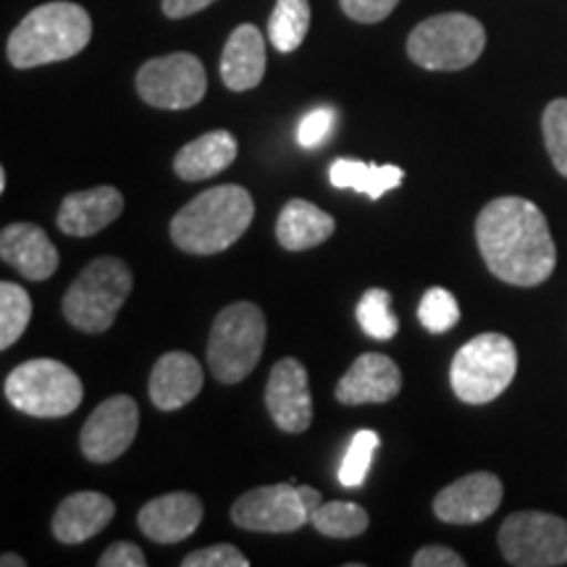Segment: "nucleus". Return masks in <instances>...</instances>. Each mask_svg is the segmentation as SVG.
Listing matches in <instances>:
<instances>
[{"instance_id": "obj_1", "label": "nucleus", "mask_w": 567, "mask_h": 567, "mask_svg": "<svg viewBox=\"0 0 567 567\" xmlns=\"http://www.w3.org/2000/svg\"><path fill=\"white\" fill-rule=\"evenodd\" d=\"M476 243L496 279L538 287L555 274L557 247L547 216L526 197H496L478 213Z\"/></svg>"}, {"instance_id": "obj_2", "label": "nucleus", "mask_w": 567, "mask_h": 567, "mask_svg": "<svg viewBox=\"0 0 567 567\" xmlns=\"http://www.w3.org/2000/svg\"><path fill=\"white\" fill-rule=\"evenodd\" d=\"M255 200L239 184L205 189L176 213L172 239L189 255H216L229 250L250 229Z\"/></svg>"}, {"instance_id": "obj_3", "label": "nucleus", "mask_w": 567, "mask_h": 567, "mask_svg": "<svg viewBox=\"0 0 567 567\" xmlns=\"http://www.w3.org/2000/svg\"><path fill=\"white\" fill-rule=\"evenodd\" d=\"M92 19L80 3L53 0L19 21L9 38V61L17 69H38L69 61L90 45Z\"/></svg>"}, {"instance_id": "obj_4", "label": "nucleus", "mask_w": 567, "mask_h": 567, "mask_svg": "<svg viewBox=\"0 0 567 567\" xmlns=\"http://www.w3.org/2000/svg\"><path fill=\"white\" fill-rule=\"evenodd\" d=\"M132 271L124 260L111 255L95 258L82 268V274L63 295V318L84 334H103L116 321L118 310L132 292Z\"/></svg>"}, {"instance_id": "obj_5", "label": "nucleus", "mask_w": 567, "mask_h": 567, "mask_svg": "<svg viewBox=\"0 0 567 567\" xmlns=\"http://www.w3.org/2000/svg\"><path fill=\"white\" fill-rule=\"evenodd\" d=\"M517 373V347L505 334H481L452 358L450 384L465 405H488L505 394Z\"/></svg>"}, {"instance_id": "obj_6", "label": "nucleus", "mask_w": 567, "mask_h": 567, "mask_svg": "<svg viewBox=\"0 0 567 567\" xmlns=\"http://www.w3.org/2000/svg\"><path fill=\"white\" fill-rule=\"evenodd\" d=\"M266 344V318L255 302H234L216 316L208 337V368L221 384H239L255 371Z\"/></svg>"}, {"instance_id": "obj_7", "label": "nucleus", "mask_w": 567, "mask_h": 567, "mask_svg": "<svg viewBox=\"0 0 567 567\" xmlns=\"http://www.w3.org/2000/svg\"><path fill=\"white\" fill-rule=\"evenodd\" d=\"M484 48V24L457 11L421 21L408 38L410 61L425 71H463L481 59Z\"/></svg>"}, {"instance_id": "obj_8", "label": "nucleus", "mask_w": 567, "mask_h": 567, "mask_svg": "<svg viewBox=\"0 0 567 567\" xmlns=\"http://www.w3.org/2000/svg\"><path fill=\"white\" fill-rule=\"evenodd\" d=\"M6 400L32 417H66L82 405L80 375L61 360L38 358L13 368L6 379Z\"/></svg>"}, {"instance_id": "obj_9", "label": "nucleus", "mask_w": 567, "mask_h": 567, "mask_svg": "<svg viewBox=\"0 0 567 567\" xmlns=\"http://www.w3.org/2000/svg\"><path fill=\"white\" fill-rule=\"evenodd\" d=\"M321 505L323 496L313 486H258L234 502L231 520L252 534H292L310 523V515Z\"/></svg>"}, {"instance_id": "obj_10", "label": "nucleus", "mask_w": 567, "mask_h": 567, "mask_svg": "<svg viewBox=\"0 0 567 567\" xmlns=\"http://www.w3.org/2000/svg\"><path fill=\"white\" fill-rule=\"evenodd\" d=\"M499 549L515 567L567 565V520L536 509L509 515L499 528Z\"/></svg>"}, {"instance_id": "obj_11", "label": "nucleus", "mask_w": 567, "mask_h": 567, "mask_svg": "<svg viewBox=\"0 0 567 567\" xmlns=\"http://www.w3.org/2000/svg\"><path fill=\"white\" fill-rule=\"evenodd\" d=\"M137 95L161 111H187L208 92V76L193 53H168L142 63L137 71Z\"/></svg>"}, {"instance_id": "obj_12", "label": "nucleus", "mask_w": 567, "mask_h": 567, "mask_svg": "<svg viewBox=\"0 0 567 567\" xmlns=\"http://www.w3.org/2000/svg\"><path fill=\"white\" fill-rule=\"evenodd\" d=\"M140 429V408L130 394H116L101 402L82 425L80 444L90 463H113L130 450Z\"/></svg>"}, {"instance_id": "obj_13", "label": "nucleus", "mask_w": 567, "mask_h": 567, "mask_svg": "<svg viewBox=\"0 0 567 567\" xmlns=\"http://www.w3.org/2000/svg\"><path fill=\"white\" fill-rule=\"evenodd\" d=\"M266 408L284 434H302L313 423V396L308 371L300 360L284 358L271 368L266 386Z\"/></svg>"}, {"instance_id": "obj_14", "label": "nucleus", "mask_w": 567, "mask_h": 567, "mask_svg": "<svg viewBox=\"0 0 567 567\" xmlns=\"http://www.w3.org/2000/svg\"><path fill=\"white\" fill-rule=\"evenodd\" d=\"M502 481L494 473L478 471L444 486L434 499V515L452 526H473L492 517L502 505Z\"/></svg>"}, {"instance_id": "obj_15", "label": "nucleus", "mask_w": 567, "mask_h": 567, "mask_svg": "<svg viewBox=\"0 0 567 567\" xmlns=\"http://www.w3.org/2000/svg\"><path fill=\"white\" fill-rule=\"evenodd\" d=\"M402 389V373L392 358L381 352H365L354 360L334 389L342 405H384Z\"/></svg>"}, {"instance_id": "obj_16", "label": "nucleus", "mask_w": 567, "mask_h": 567, "mask_svg": "<svg viewBox=\"0 0 567 567\" xmlns=\"http://www.w3.org/2000/svg\"><path fill=\"white\" fill-rule=\"evenodd\" d=\"M203 502L189 492L163 494L140 509L137 526L151 542L176 544L200 528Z\"/></svg>"}, {"instance_id": "obj_17", "label": "nucleus", "mask_w": 567, "mask_h": 567, "mask_svg": "<svg viewBox=\"0 0 567 567\" xmlns=\"http://www.w3.org/2000/svg\"><path fill=\"white\" fill-rule=\"evenodd\" d=\"M0 258L30 281H45L59 271V250L38 224L6 226L0 231Z\"/></svg>"}, {"instance_id": "obj_18", "label": "nucleus", "mask_w": 567, "mask_h": 567, "mask_svg": "<svg viewBox=\"0 0 567 567\" xmlns=\"http://www.w3.org/2000/svg\"><path fill=\"white\" fill-rule=\"evenodd\" d=\"M124 210V195L116 187H95L63 197L55 224L69 237H92L116 221Z\"/></svg>"}, {"instance_id": "obj_19", "label": "nucleus", "mask_w": 567, "mask_h": 567, "mask_svg": "<svg viewBox=\"0 0 567 567\" xmlns=\"http://www.w3.org/2000/svg\"><path fill=\"white\" fill-rule=\"evenodd\" d=\"M205 373L189 352H166L151 373V402L163 413H172L200 394Z\"/></svg>"}, {"instance_id": "obj_20", "label": "nucleus", "mask_w": 567, "mask_h": 567, "mask_svg": "<svg viewBox=\"0 0 567 567\" xmlns=\"http://www.w3.org/2000/svg\"><path fill=\"white\" fill-rule=\"evenodd\" d=\"M218 71H221V82L231 92L258 87L266 74L264 32L255 24H239L226 40Z\"/></svg>"}, {"instance_id": "obj_21", "label": "nucleus", "mask_w": 567, "mask_h": 567, "mask_svg": "<svg viewBox=\"0 0 567 567\" xmlns=\"http://www.w3.org/2000/svg\"><path fill=\"white\" fill-rule=\"evenodd\" d=\"M116 515V505L101 492H76L53 515V536L61 544H82L97 536Z\"/></svg>"}, {"instance_id": "obj_22", "label": "nucleus", "mask_w": 567, "mask_h": 567, "mask_svg": "<svg viewBox=\"0 0 567 567\" xmlns=\"http://www.w3.org/2000/svg\"><path fill=\"white\" fill-rule=\"evenodd\" d=\"M237 140L231 132L216 130L187 142L174 158V172L184 182H200L226 172L237 158Z\"/></svg>"}, {"instance_id": "obj_23", "label": "nucleus", "mask_w": 567, "mask_h": 567, "mask_svg": "<svg viewBox=\"0 0 567 567\" xmlns=\"http://www.w3.org/2000/svg\"><path fill=\"white\" fill-rule=\"evenodd\" d=\"M337 221L329 213L308 200H289L279 213L276 221V239L284 250H310L331 237Z\"/></svg>"}, {"instance_id": "obj_24", "label": "nucleus", "mask_w": 567, "mask_h": 567, "mask_svg": "<svg viewBox=\"0 0 567 567\" xmlns=\"http://www.w3.org/2000/svg\"><path fill=\"white\" fill-rule=\"evenodd\" d=\"M329 179L339 189H354V193L368 195L379 200L389 189H396L405 179L400 166H379V163H363L352 158H337L329 168Z\"/></svg>"}, {"instance_id": "obj_25", "label": "nucleus", "mask_w": 567, "mask_h": 567, "mask_svg": "<svg viewBox=\"0 0 567 567\" xmlns=\"http://www.w3.org/2000/svg\"><path fill=\"white\" fill-rule=\"evenodd\" d=\"M310 0H276L268 19V40L279 53H295L308 38Z\"/></svg>"}, {"instance_id": "obj_26", "label": "nucleus", "mask_w": 567, "mask_h": 567, "mask_svg": "<svg viewBox=\"0 0 567 567\" xmlns=\"http://www.w3.org/2000/svg\"><path fill=\"white\" fill-rule=\"evenodd\" d=\"M310 523L318 534L329 538H354L365 534L371 526V517L354 502H323L321 507L310 515Z\"/></svg>"}, {"instance_id": "obj_27", "label": "nucleus", "mask_w": 567, "mask_h": 567, "mask_svg": "<svg viewBox=\"0 0 567 567\" xmlns=\"http://www.w3.org/2000/svg\"><path fill=\"white\" fill-rule=\"evenodd\" d=\"M32 318V297L19 284H0V350H9L27 331Z\"/></svg>"}, {"instance_id": "obj_28", "label": "nucleus", "mask_w": 567, "mask_h": 567, "mask_svg": "<svg viewBox=\"0 0 567 567\" xmlns=\"http://www.w3.org/2000/svg\"><path fill=\"white\" fill-rule=\"evenodd\" d=\"M358 323L371 339L386 342L400 331V318L392 310V295L386 289H368L358 302Z\"/></svg>"}, {"instance_id": "obj_29", "label": "nucleus", "mask_w": 567, "mask_h": 567, "mask_svg": "<svg viewBox=\"0 0 567 567\" xmlns=\"http://www.w3.org/2000/svg\"><path fill=\"white\" fill-rule=\"evenodd\" d=\"M381 439L375 431L363 429L352 436L350 446H347V455L342 460V467H339V484L347 488H358L365 484L368 471H371L373 455L379 450Z\"/></svg>"}, {"instance_id": "obj_30", "label": "nucleus", "mask_w": 567, "mask_h": 567, "mask_svg": "<svg viewBox=\"0 0 567 567\" xmlns=\"http://www.w3.org/2000/svg\"><path fill=\"white\" fill-rule=\"evenodd\" d=\"M542 130L551 166L567 179V97H557L544 109Z\"/></svg>"}, {"instance_id": "obj_31", "label": "nucleus", "mask_w": 567, "mask_h": 567, "mask_svg": "<svg viewBox=\"0 0 567 567\" xmlns=\"http://www.w3.org/2000/svg\"><path fill=\"white\" fill-rule=\"evenodd\" d=\"M417 321H421L423 329L434 331V334H444L452 326L460 321V305L455 295L446 292L442 287L429 289L423 295L421 305H417Z\"/></svg>"}, {"instance_id": "obj_32", "label": "nucleus", "mask_w": 567, "mask_h": 567, "mask_svg": "<svg viewBox=\"0 0 567 567\" xmlns=\"http://www.w3.org/2000/svg\"><path fill=\"white\" fill-rule=\"evenodd\" d=\"M182 567H250V559L231 544H213L184 557Z\"/></svg>"}, {"instance_id": "obj_33", "label": "nucleus", "mask_w": 567, "mask_h": 567, "mask_svg": "<svg viewBox=\"0 0 567 567\" xmlns=\"http://www.w3.org/2000/svg\"><path fill=\"white\" fill-rule=\"evenodd\" d=\"M337 113L334 109H316L310 111L308 116L300 122V130H297V142L302 147H318L321 142L329 140L331 130H334Z\"/></svg>"}, {"instance_id": "obj_34", "label": "nucleus", "mask_w": 567, "mask_h": 567, "mask_svg": "<svg viewBox=\"0 0 567 567\" xmlns=\"http://www.w3.org/2000/svg\"><path fill=\"white\" fill-rule=\"evenodd\" d=\"M400 0H339L342 11L358 24H379L396 9Z\"/></svg>"}, {"instance_id": "obj_35", "label": "nucleus", "mask_w": 567, "mask_h": 567, "mask_svg": "<svg viewBox=\"0 0 567 567\" xmlns=\"http://www.w3.org/2000/svg\"><path fill=\"white\" fill-rule=\"evenodd\" d=\"M97 565L101 567H145L147 559H145V551H142L137 544L116 542L103 551L101 559H97Z\"/></svg>"}, {"instance_id": "obj_36", "label": "nucleus", "mask_w": 567, "mask_h": 567, "mask_svg": "<svg viewBox=\"0 0 567 567\" xmlns=\"http://www.w3.org/2000/svg\"><path fill=\"white\" fill-rule=\"evenodd\" d=\"M413 567H465V559L455 549L431 544L413 557Z\"/></svg>"}, {"instance_id": "obj_37", "label": "nucleus", "mask_w": 567, "mask_h": 567, "mask_svg": "<svg viewBox=\"0 0 567 567\" xmlns=\"http://www.w3.org/2000/svg\"><path fill=\"white\" fill-rule=\"evenodd\" d=\"M213 3H216V0H163L161 9L168 19H187L193 17V13L205 11Z\"/></svg>"}, {"instance_id": "obj_38", "label": "nucleus", "mask_w": 567, "mask_h": 567, "mask_svg": "<svg viewBox=\"0 0 567 567\" xmlns=\"http://www.w3.org/2000/svg\"><path fill=\"white\" fill-rule=\"evenodd\" d=\"M0 565H3V567H27V559H21L19 555H3Z\"/></svg>"}, {"instance_id": "obj_39", "label": "nucleus", "mask_w": 567, "mask_h": 567, "mask_svg": "<svg viewBox=\"0 0 567 567\" xmlns=\"http://www.w3.org/2000/svg\"><path fill=\"white\" fill-rule=\"evenodd\" d=\"M0 193H6V172L0 168Z\"/></svg>"}]
</instances>
